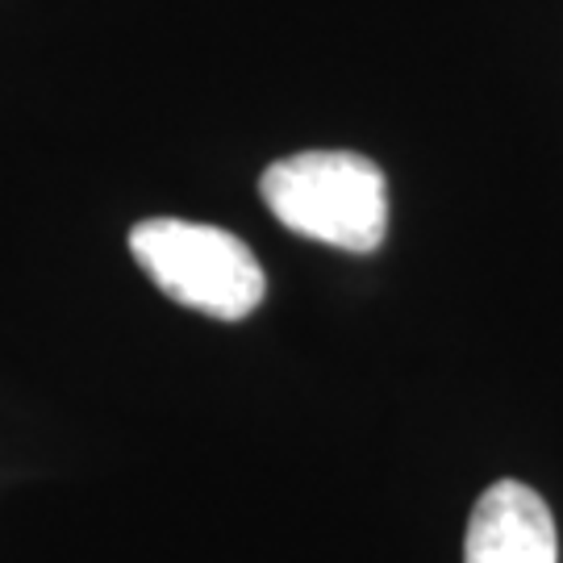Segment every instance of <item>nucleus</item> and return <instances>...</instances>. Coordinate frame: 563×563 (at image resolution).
<instances>
[{"label":"nucleus","instance_id":"7ed1b4c3","mask_svg":"<svg viewBox=\"0 0 563 563\" xmlns=\"http://www.w3.org/2000/svg\"><path fill=\"white\" fill-rule=\"evenodd\" d=\"M463 563H560V534L543 497L522 481L484 488L467 518Z\"/></svg>","mask_w":563,"mask_h":563},{"label":"nucleus","instance_id":"f03ea898","mask_svg":"<svg viewBox=\"0 0 563 563\" xmlns=\"http://www.w3.org/2000/svg\"><path fill=\"white\" fill-rule=\"evenodd\" d=\"M130 255L159 284L163 297L218 322L251 318L267 297L255 251L222 225L146 218L130 230Z\"/></svg>","mask_w":563,"mask_h":563},{"label":"nucleus","instance_id":"f257e3e1","mask_svg":"<svg viewBox=\"0 0 563 563\" xmlns=\"http://www.w3.org/2000/svg\"><path fill=\"white\" fill-rule=\"evenodd\" d=\"M272 218L301 239L372 255L388 239V180L355 151H301L260 176Z\"/></svg>","mask_w":563,"mask_h":563}]
</instances>
